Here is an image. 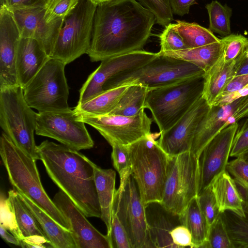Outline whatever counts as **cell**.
I'll use <instances>...</instances> for the list:
<instances>
[{
  "label": "cell",
  "mask_w": 248,
  "mask_h": 248,
  "mask_svg": "<svg viewBox=\"0 0 248 248\" xmlns=\"http://www.w3.org/2000/svg\"><path fill=\"white\" fill-rule=\"evenodd\" d=\"M238 99L222 106H212L201 120L195 134L190 151L198 158L207 144L228 126Z\"/></svg>",
  "instance_id": "44dd1931"
},
{
  "label": "cell",
  "mask_w": 248,
  "mask_h": 248,
  "mask_svg": "<svg viewBox=\"0 0 248 248\" xmlns=\"http://www.w3.org/2000/svg\"><path fill=\"white\" fill-rule=\"evenodd\" d=\"M204 74L202 69L192 63L158 54L142 66L120 73L112 78L105 85L103 91L136 84L151 90Z\"/></svg>",
  "instance_id": "52a82bcc"
},
{
  "label": "cell",
  "mask_w": 248,
  "mask_h": 248,
  "mask_svg": "<svg viewBox=\"0 0 248 248\" xmlns=\"http://www.w3.org/2000/svg\"><path fill=\"white\" fill-rule=\"evenodd\" d=\"M131 173L144 205L161 202L166 182L169 155L152 133L127 145Z\"/></svg>",
  "instance_id": "277c9868"
},
{
  "label": "cell",
  "mask_w": 248,
  "mask_h": 248,
  "mask_svg": "<svg viewBox=\"0 0 248 248\" xmlns=\"http://www.w3.org/2000/svg\"><path fill=\"white\" fill-rule=\"evenodd\" d=\"M155 15L136 0L98 4L87 53L92 62L141 50L151 35Z\"/></svg>",
  "instance_id": "6da1fadb"
},
{
  "label": "cell",
  "mask_w": 248,
  "mask_h": 248,
  "mask_svg": "<svg viewBox=\"0 0 248 248\" xmlns=\"http://www.w3.org/2000/svg\"><path fill=\"white\" fill-rule=\"evenodd\" d=\"M7 199L14 213L19 230L24 238L35 235L46 237L37 221L21 198L19 193L14 189L10 190L8 192Z\"/></svg>",
  "instance_id": "f546056e"
},
{
  "label": "cell",
  "mask_w": 248,
  "mask_h": 248,
  "mask_svg": "<svg viewBox=\"0 0 248 248\" xmlns=\"http://www.w3.org/2000/svg\"><path fill=\"white\" fill-rule=\"evenodd\" d=\"M204 75L149 91L144 108L151 111L160 134L175 124L202 96Z\"/></svg>",
  "instance_id": "5b68a950"
},
{
  "label": "cell",
  "mask_w": 248,
  "mask_h": 248,
  "mask_svg": "<svg viewBox=\"0 0 248 248\" xmlns=\"http://www.w3.org/2000/svg\"><path fill=\"white\" fill-rule=\"evenodd\" d=\"M157 55L158 53L141 49L101 61L100 65L89 76L80 89L78 104L84 103L103 93L105 85L116 75L142 66Z\"/></svg>",
  "instance_id": "5bb4252c"
},
{
  "label": "cell",
  "mask_w": 248,
  "mask_h": 248,
  "mask_svg": "<svg viewBox=\"0 0 248 248\" xmlns=\"http://www.w3.org/2000/svg\"><path fill=\"white\" fill-rule=\"evenodd\" d=\"M203 248H234L222 213L210 226L207 240Z\"/></svg>",
  "instance_id": "e575fe53"
},
{
  "label": "cell",
  "mask_w": 248,
  "mask_h": 248,
  "mask_svg": "<svg viewBox=\"0 0 248 248\" xmlns=\"http://www.w3.org/2000/svg\"><path fill=\"white\" fill-rule=\"evenodd\" d=\"M247 74H248V59L245 56L236 71V76Z\"/></svg>",
  "instance_id": "db71d44e"
},
{
  "label": "cell",
  "mask_w": 248,
  "mask_h": 248,
  "mask_svg": "<svg viewBox=\"0 0 248 248\" xmlns=\"http://www.w3.org/2000/svg\"><path fill=\"white\" fill-rule=\"evenodd\" d=\"M247 95H248V84L238 90L220 95L212 106L226 105Z\"/></svg>",
  "instance_id": "7dc6e473"
},
{
  "label": "cell",
  "mask_w": 248,
  "mask_h": 248,
  "mask_svg": "<svg viewBox=\"0 0 248 248\" xmlns=\"http://www.w3.org/2000/svg\"><path fill=\"white\" fill-rule=\"evenodd\" d=\"M196 0H170L173 14L183 16L189 13L190 7Z\"/></svg>",
  "instance_id": "f907efd6"
},
{
  "label": "cell",
  "mask_w": 248,
  "mask_h": 248,
  "mask_svg": "<svg viewBox=\"0 0 248 248\" xmlns=\"http://www.w3.org/2000/svg\"><path fill=\"white\" fill-rule=\"evenodd\" d=\"M160 52L177 51L187 48L182 38L174 30L172 23L165 27L159 35Z\"/></svg>",
  "instance_id": "60d3db41"
},
{
  "label": "cell",
  "mask_w": 248,
  "mask_h": 248,
  "mask_svg": "<svg viewBox=\"0 0 248 248\" xmlns=\"http://www.w3.org/2000/svg\"><path fill=\"white\" fill-rule=\"evenodd\" d=\"M97 5L91 0H79L75 8L64 18L50 58L66 65L87 54Z\"/></svg>",
  "instance_id": "ba28073f"
},
{
  "label": "cell",
  "mask_w": 248,
  "mask_h": 248,
  "mask_svg": "<svg viewBox=\"0 0 248 248\" xmlns=\"http://www.w3.org/2000/svg\"><path fill=\"white\" fill-rule=\"evenodd\" d=\"M97 4L112 0H91Z\"/></svg>",
  "instance_id": "9f6ffc18"
},
{
  "label": "cell",
  "mask_w": 248,
  "mask_h": 248,
  "mask_svg": "<svg viewBox=\"0 0 248 248\" xmlns=\"http://www.w3.org/2000/svg\"><path fill=\"white\" fill-rule=\"evenodd\" d=\"M248 150V119L237 130L234 137L230 156H241Z\"/></svg>",
  "instance_id": "f6af8a7d"
},
{
  "label": "cell",
  "mask_w": 248,
  "mask_h": 248,
  "mask_svg": "<svg viewBox=\"0 0 248 248\" xmlns=\"http://www.w3.org/2000/svg\"><path fill=\"white\" fill-rule=\"evenodd\" d=\"M66 64L49 58L23 88L27 104L39 112L57 111L70 108L69 89L65 75Z\"/></svg>",
  "instance_id": "9c48e42d"
},
{
  "label": "cell",
  "mask_w": 248,
  "mask_h": 248,
  "mask_svg": "<svg viewBox=\"0 0 248 248\" xmlns=\"http://www.w3.org/2000/svg\"><path fill=\"white\" fill-rule=\"evenodd\" d=\"M77 114L79 120L96 129L110 145H128L151 134L153 120L144 110L133 116Z\"/></svg>",
  "instance_id": "4fadbf2b"
},
{
  "label": "cell",
  "mask_w": 248,
  "mask_h": 248,
  "mask_svg": "<svg viewBox=\"0 0 248 248\" xmlns=\"http://www.w3.org/2000/svg\"><path fill=\"white\" fill-rule=\"evenodd\" d=\"M222 57L226 62L235 61L244 54L248 46V39L240 34H231L220 39Z\"/></svg>",
  "instance_id": "d590c367"
},
{
  "label": "cell",
  "mask_w": 248,
  "mask_h": 248,
  "mask_svg": "<svg viewBox=\"0 0 248 248\" xmlns=\"http://www.w3.org/2000/svg\"><path fill=\"white\" fill-rule=\"evenodd\" d=\"M174 30L181 36L187 48L203 46L220 41L208 29L197 23L180 20L172 23Z\"/></svg>",
  "instance_id": "4dcf8cb0"
},
{
  "label": "cell",
  "mask_w": 248,
  "mask_h": 248,
  "mask_svg": "<svg viewBox=\"0 0 248 248\" xmlns=\"http://www.w3.org/2000/svg\"><path fill=\"white\" fill-rule=\"evenodd\" d=\"M188 203L180 215L182 225L190 231L193 248H203L207 240L209 225L200 207L198 197Z\"/></svg>",
  "instance_id": "83f0119b"
},
{
  "label": "cell",
  "mask_w": 248,
  "mask_h": 248,
  "mask_svg": "<svg viewBox=\"0 0 248 248\" xmlns=\"http://www.w3.org/2000/svg\"><path fill=\"white\" fill-rule=\"evenodd\" d=\"M205 8L209 16L208 29L211 31L223 37L232 34L230 19L232 10L231 7L214 0L206 4Z\"/></svg>",
  "instance_id": "d6a6232c"
},
{
  "label": "cell",
  "mask_w": 248,
  "mask_h": 248,
  "mask_svg": "<svg viewBox=\"0 0 248 248\" xmlns=\"http://www.w3.org/2000/svg\"><path fill=\"white\" fill-rule=\"evenodd\" d=\"M222 215L234 248H248V214L242 217L226 211Z\"/></svg>",
  "instance_id": "836d02e7"
},
{
  "label": "cell",
  "mask_w": 248,
  "mask_h": 248,
  "mask_svg": "<svg viewBox=\"0 0 248 248\" xmlns=\"http://www.w3.org/2000/svg\"><path fill=\"white\" fill-rule=\"evenodd\" d=\"M150 90L140 84H130L109 114L125 116L138 114L145 108L146 96Z\"/></svg>",
  "instance_id": "1f68e13d"
},
{
  "label": "cell",
  "mask_w": 248,
  "mask_h": 248,
  "mask_svg": "<svg viewBox=\"0 0 248 248\" xmlns=\"http://www.w3.org/2000/svg\"><path fill=\"white\" fill-rule=\"evenodd\" d=\"M245 56L246 58L248 59V46L245 51Z\"/></svg>",
  "instance_id": "680465c9"
},
{
  "label": "cell",
  "mask_w": 248,
  "mask_h": 248,
  "mask_svg": "<svg viewBox=\"0 0 248 248\" xmlns=\"http://www.w3.org/2000/svg\"><path fill=\"white\" fill-rule=\"evenodd\" d=\"M237 123L221 130L204 147L198 158V195L210 187L214 180L226 170Z\"/></svg>",
  "instance_id": "9a60e30c"
},
{
  "label": "cell",
  "mask_w": 248,
  "mask_h": 248,
  "mask_svg": "<svg viewBox=\"0 0 248 248\" xmlns=\"http://www.w3.org/2000/svg\"><path fill=\"white\" fill-rule=\"evenodd\" d=\"M74 109L36 113L35 133L53 139L79 151L93 147L94 142Z\"/></svg>",
  "instance_id": "7c38bea8"
},
{
  "label": "cell",
  "mask_w": 248,
  "mask_h": 248,
  "mask_svg": "<svg viewBox=\"0 0 248 248\" xmlns=\"http://www.w3.org/2000/svg\"><path fill=\"white\" fill-rule=\"evenodd\" d=\"M49 58L36 40L21 37L17 46L16 58L19 86L22 88L26 86Z\"/></svg>",
  "instance_id": "7402d4cb"
},
{
  "label": "cell",
  "mask_w": 248,
  "mask_h": 248,
  "mask_svg": "<svg viewBox=\"0 0 248 248\" xmlns=\"http://www.w3.org/2000/svg\"><path fill=\"white\" fill-rule=\"evenodd\" d=\"M52 201L68 220L77 248H111L107 235L95 228L63 192L60 190Z\"/></svg>",
  "instance_id": "ac0fdd59"
},
{
  "label": "cell",
  "mask_w": 248,
  "mask_h": 248,
  "mask_svg": "<svg viewBox=\"0 0 248 248\" xmlns=\"http://www.w3.org/2000/svg\"><path fill=\"white\" fill-rule=\"evenodd\" d=\"M248 84V74L235 76L228 84L221 94L238 90Z\"/></svg>",
  "instance_id": "816d5d0a"
},
{
  "label": "cell",
  "mask_w": 248,
  "mask_h": 248,
  "mask_svg": "<svg viewBox=\"0 0 248 248\" xmlns=\"http://www.w3.org/2000/svg\"><path fill=\"white\" fill-rule=\"evenodd\" d=\"M108 236L110 239L111 248H132L126 231L113 211L111 231Z\"/></svg>",
  "instance_id": "ee69618b"
},
{
  "label": "cell",
  "mask_w": 248,
  "mask_h": 248,
  "mask_svg": "<svg viewBox=\"0 0 248 248\" xmlns=\"http://www.w3.org/2000/svg\"><path fill=\"white\" fill-rule=\"evenodd\" d=\"M20 31L11 12L0 7V88L19 85L16 58L21 38Z\"/></svg>",
  "instance_id": "d6986e66"
},
{
  "label": "cell",
  "mask_w": 248,
  "mask_h": 248,
  "mask_svg": "<svg viewBox=\"0 0 248 248\" xmlns=\"http://www.w3.org/2000/svg\"><path fill=\"white\" fill-rule=\"evenodd\" d=\"M244 159L248 162V150L241 156Z\"/></svg>",
  "instance_id": "6f0895ef"
},
{
  "label": "cell",
  "mask_w": 248,
  "mask_h": 248,
  "mask_svg": "<svg viewBox=\"0 0 248 248\" xmlns=\"http://www.w3.org/2000/svg\"><path fill=\"white\" fill-rule=\"evenodd\" d=\"M150 248H177L173 243L170 232L182 224L180 216L165 208L158 202L145 205Z\"/></svg>",
  "instance_id": "ffe728a7"
},
{
  "label": "cell",
  "mask_w": 248,
  "mask_h": 248,
  "mask_svg": "<svg viewBox=\"0 0 248 248\" xmlns=\"http://www.w3.org/2000/svg\"><path fill=\"white\" fill-rule=\"evenodd\" d=\"M169 164L161 203L169 211L181 215L198 196V158L190 151L169 156Z\"/></svg>",
  "instance_id": "30bf717a"
},
{
  "label": "cell",
  "mask_w": 248,
  "mask_h": 248,
  "mask_svg": "<svg viewBox=\"0 0 248 248\" xmlns=\"http://www.w3.org/2000/svg\"><path fill=\"white\" fill-rule=\"evenodd\" d=\"M19 195L39 223L42 231L54 248H77L73 234L24 195Z\"/></svg>",
  "instance_id": "cb8c5ba5"
},
{
  "label": "cell",
  "mask_w": 248,
  "mask_h": 248,
  "mask_svg": "<svg viewBox=\"0 0 248 248\" xmlns=\"http://www.w3.org/2000/svg\"><path fill=\"white\" fill-rule=\"evenodd\" d=\"M0 195V225L14 234L22 243L24 237L17 226L14 213L7 198Z\"/></svg>",
  "instance_id": "7bdbcfd3"
},
{
  "label": "cell",
  "mask_w": 248,
  "mask_h": 248,
  "mask_svg": "<svg viewBox=\"0 0 248 248\" xmlns=\"http://www.w3.org/2000/svg\"><path fill=\"white\" fill-rule=\"evenodd\" d=\"M248 117V95L239 98L232 115L229 119V124L237 123L242 118Z\"/></svg>",
  "instance_id": "c3c4849f"
},
{
  "label": "cell",
  "mask_w": 248,
  "mask_h": 248,
  "mask_svg": "<svg viewBox=\"0 0 248 248\" xmlns=\"http://www.w3.org/2000/svg\"><path fill=\"white\" fill-rule=\"evenodd\" d=\"M36 113L27 104L19 85L0 88V125L20 149L39 160L34 133Z\"/></svg>",
  "instance_id": "8992f818"
},
{
  "label": "cell",
  "mask_w": 248,
  "mask_h": 248,
  "mask_svg": "<svg viewBox=\"0 0 248 248\" xmlns=\"http://www.w3.org/2000/svg\"><path fill=\"white\" fill-rule=\"evenodd\" d=\"M222 44L220 41L194 48H186L177 51L158 52L183 60L194 64L202 69L205 73L209 71L221 57Z\"/></svg>",
  "instance_id": "4316f807"
},
{
  "label": "cell",
  "mask_w": 248,
  "mask_h": 248,
  "mask_svg": "<svg viewBox=\"0 0 248 248\" xmlns=\"http://www.w3.org/2000/svg\"><path fill=\"white\" fill-rule=\"evenodd\" d=\"M0 155L14 189L27 197L54 220L70 231V224L56 206L41 183L36 160L17 147L2 132Z\"/></svg>",
  "instance_id": "3957f363"
},
{
  "label": "cell",
  "mask_w": 248,
  "mask_h": 248,
  "mask_svg": "<svg viewBox=\"0 0 248 248\" xmlns=\"http://www.w3.org/2000/svg\"><path fill=\"white\" fill-rule=\"evenodd\" d=\"M136 0L155 15L159 25L165 27L173 20L170 0Z\"/></svg>",
  "instance_id": "8d00e7d4"
},
{
  "label": "cell",
  "mask_w": 248,
  "mask_h": 248,
  "mask_svg": "<svg viewBox=\"0 0 248 248\" xmlns=\"http://www.w3.org/2000/svg\"><path fill=\"white\" fill-rule=\"evenodd\" d=\"M211 187L220 213L230 211L240 217L246 216L243 197L237 184L227 170L214 180Z\"/></svg>",
  "instance_id": "d4e9b609"
},
{
  "label": "cell",
  "mask_w": 248,
  "mask_h": 248,
  "mask_svg": "<svg viewBox=\"0 0 248 248\" xmlns=\"http://www.w3.org/2000/svg\"><path fill=\"white\" fill-rule=\"evenodd\" d=\"M170 236L173 243L177 248H193L191 234L189 230L182 224L172 229Z\"/></svg>",
  "instance_id": "bcb514c9"
},
{
  "label": "cell",
  "mask_w": 248,
  "mask_h": 248,
  "mask_svg": "<svg viewBox=\"0 0 248 248\" xmlns=\"http://www.w3.org/2000/svg\"><path fill=\"white\" fill-rule=\"evenodd\" d=\"M244 57L245 52L236 60L226 62L221 55L211 69L205 73L202 97L210 107L213 105L228 84L236 76Z\"/></svg>",
  "instance_id": "603a6c76"
},
{
  "label": "cell",
  "mask_w": 248,
  "mask_h": 248,
  "mask_svg": "<svg viewBox=\"0 0 248 248\" xmlns=\"http://www.w3.org/2000/svg\"><path fill=\"white\" fill-rule=\"evenodd\" d=\"M197 197L201 210L210 226L220 214L211 186Z\"/></svg>",
  "instance_id": "ab89813d"
},
{
  "label": "cell",
  "mask_w": 248,
  "mask_h": 248,
  "mask_svg": "<svg viewBox=\"0 0 248 248\" xmlns=\"http://www.w3.org/2000/svg\"><path fill=\"white\" fill-rule=\"evenodd\" d=\"M129 85L106 91L84 103L78 104L74 110L78 114L92 116L109 114L116 107L120 98Z\"/></svg>",
  "instance_id": "f1b7e54d"
},
{
  "label": "cell",
  "mask_w": 248,
  "mask_h": 248,
  "mask_svg": "<svg viewBox=\"0 0 248 248\" xmlns=\"http://www.w3.org/2000/svg\"><path fill=\"white\" fill-rule=\"evenodd\" d=\"M243 193L245 194H241V195L242 196L243 195L245 196V198H243L244 200V208L245 213L248 214V191L243 189Z\"/></svg>",
  "instance_id": "11a10c76"
},
{
  "label": "cell",
  "mask_w": 248,
  "mask_h": 248,
  "mask_svg": "<svg viewBox=\"0 0 248 248\" xmlns=\"http://www.w3.org/2000/svg\"><path fill=\"white\" fill-rule=\"evenodd\" d=\"M9 232L5 227L0 224V234L1 238L7 243L21 247V241Z\"/></svg>",
  "instance_id": "f5cc1de1"
},
{
  "label": "cell",
  "mask_w": 248,
  "mask_h": 248,
  "mask_svg": "<svg viewBox=\"0 0 248 248\" xmlns=\"http://www.w3.org/2000/svg\"><path fill=\"white\" fill-rule=\"evenodd\" d=\"M45 0H0V7L9 10L33 6Z\"/></svg>",
  "instance_id": "681fc988"
},
{
  "label": "cell",
  "mask_w": 248,
  "mask_h": 248,
  "mask_svg": "<svg viewBox=\"0 0 248 248\" xmlns=\"http://www.w3.org/2000/svg\"><path fill=\"white\" fill-rule=\"evenodd\" d=\"M79 0H46L45 19L47 23L63 19L77 6Z\"/></svg>",
  "instance_id": "74e56055"
},
{
  "label": "cell",
  "mask_w": 248,
  "mask_h": 248,
  "mask_svg": "<svg viewBox=\"0 0 248 248\" xmlns=\"http://www.w3.org/2000/svg\"><path fill=\"white\" fill-rule=\"evenodd\" d=\"M37 149L39 160L60 190L86 217L101 218L92 161L77 150L48 140Z\"/></svg>",
  "instance_id": "7a4b0ae2"
},
{
  "label": "cell",
  "mask_w": 248,
  "mask_h": 248,
  "mask_svg": "<svg viewBox=\"0 0 248 248\" xmlns=\"http://www.w3.org/2000/svg\"><path fill=\"white\" fill-rule=\"evenodd\" d=\"M113 211L125 228L132 248H150L145 205L131 173L116 190Z\"/></svg>",
  "instance_id": "8fae6325"
},
{
  "label": "cell",
  "mask_w": 248,
  "mask_h": 248,
  "mask_svg": "<svg viewBox=\"0 0 248 248\" xmlns=\"http://www.w3.org/2000/svg\"><path fill=\"white\" fill-rule=\"evenodd\" d=\"M110 145L113 167L119 174L120 181H123L131 173L130 160L127 145L117 143Z\"/></svg>",
  "instance_id": "f35d334b"
},
{
  "label": "cell",
  "mask_w": 248,
  "mask_h": 248,
  "mask_svg": "<svg viewBox=\"0 0 248 248\" xmlns=\"http://www.w3.org/2000/svg\"><path fill=\"white\" fill-rule=\"evenodd\" d=\"M46 0L37 5L10 10L21 37L36 40L50 58L63 19L47 23L45 19Z\"/></svg>",
  "instance_id": "2e32d148"
},
{
  "label": "cell",
  "mask_w": 248,
  "mask_h": 248,
  "mask_svg": "<svg viewBox=\"0 0 248 248\" xmlns=\"http://www.w3.org/2000/svg\"><path fill=\"white\" fill-rule=\"evenodd\" d=\"M210 107L201 96L175 124L160 134L158 143L169 156L190 151L196 129Z\"/></svg>",
  "instance_id": "e0dca14e"
},
{
  "label": "cell",
  "mask_w": 248,
  "mask_h": 248,
  "mask_svg": "<svg viewBox=\"0 0 248 248\" xmlns=\"http://www.w3.org/2000/svg\"><path fill=\"white\" fill-rule=\"evenodd\" d=\"M94 179L101 208V218L107 229V236L110 233L113 204L115 193L116 172L111 169H104L92 162Z\"/></svg>",
  "instance_id": "484cf974"
},
{
  "label": "cell",
  "mask_w": 248,
  "mask_h": 248,
  "mask_svg": "<svg viewBox=\"0 0 248 248\" xmlns=\"http://www.w3.org/2000/svg\"><path fill=\"white\" fill-rule=\"evenodd\" d=\"M226 170L236 183L244 190L248 191V162L242 156L228 162Z\"/></svg>",
  "instance_id": "b9f144b4"
}]
</instances>
